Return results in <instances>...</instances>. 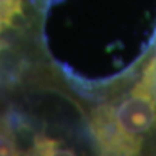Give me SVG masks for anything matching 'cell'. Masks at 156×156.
Segmentation results:
<instances>
[{"label":"cell","instance_id":"6da1fadb","mask_svg":"<svg viewBox=\"0 0 156 156\" xmlns=\"http://www.w3.org/2000/svg\"><path fill=\"white\" fill-rule=\"evenodd\" d=\"M95 153L156 155V49L149 42L126 69L80 84Z\"/></svg>","mask_w":156,"mask_h":156},{"label":"cell","instance_id":"7a4b0ae2","mask_svg":"<svg viewBox=\"0 0 156 156\" xmlns=\"http://www.w3.org/2000/svg\"><path fill=\"white\" fill-rule=\"evenodd\" d=\"M54 0H0V91L32 81L54 64L45 22Z\"/></svg>","mask_w":156,"mask_h":156},{"label":"cell","instance_id":"3957f363","mask_svg":"<svg viewBox=\"0 0 156 156\" xmlns=\"http://www.w3.org/2000/svg\"><path fill=\"white\" fill-rule=\"evenodd\" d=\"M151 42H152V45L155 46V49H156V26H155V32H153V36H152Z\"/></svg>","mask_w":156,"mask_h":156}]
</instances>
